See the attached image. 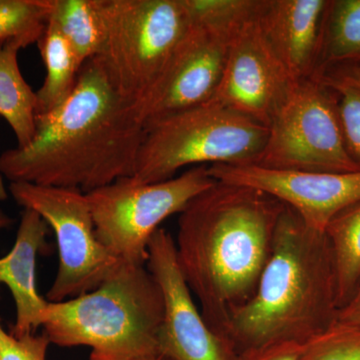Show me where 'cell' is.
I'll list each match as a JSON object with an SVG mask.
<instances>
[{"mask_svg": "<svg viewBox=\"0 0 360 360\" xmlns=\"http://www.w3.org/2000/svg\"><path fill=\"white\" fill-rule=\"evenodd\" d=\"M360 61V0L328 1L319 75L322 68Z\"/></svg>", "mask_w": 360, "mask_h": 360, "instance_id": "20", "label": "cell"}, {"mask_svg": "<svg viewBox=\"0 0 360 360\" xmlns=\"http://www.w3.org/2000/svg\"><path fill=\"white\" fill-rule=\"evenodd\" d=\"M162 319V295L146 264L122 262L96 290L49 302L42 328L58 347H89L94 354L127 359L160 354Z\"/></svg>", "mask_w": 360, "mask_h": 360, "instance_id": "4", "label": "cell"}, {"mask_svg": "<svg viewBox=\"0 0 360 360\" xmlns=\"http://www.w3.org/2000/svg\"><path fill=\"white\" fill-rule=\"evenodd\" d=\"M338 309L326 232L285 205L257 290L231 314L224 338L238 356L281 343L303 345L336 321Z\"/></svg>", "mask_w": 360, "mask_h": 360, "instance_id": "3", "label": "cell"}, {"mask_svg": "<svg viewBox=\"0 0 360 360\" xmlns=\"http://www.w3.org/2000/svg\"><path fill=\"white\" fill-rule=\"evenodd\" d=\"M302 345L281 343L238 355V360H300Z\"/></svg>", "mask_w": 360, "mask_h": 360, "instance_id": "26", "label": "cell"}, {"mask_svg": "<svg viewBox=\"0 0 360 360\" xmlns=\"http://www.w3.org/2000/svg\"><path fill=\"white\" fill-rule=\"evenodd\" d=\"M103 41L94 58L111 89L142 123L191 25L184 0H97Z\"/></svg>", "mask_w": 360, "mask_h": 360, "instance_id": "5", "label": "cell"}, {"mask_svg": "<svg viewBox=\"0 0 360 360\" xmlns=\"http://www.w3.org/2000/svg\"><path fill=\"white\" fill-rule=\"evenodd\" d=\"M295 82L272 51L257 18L232 39L221 79L210 101L269 127Z\"/></svg>", "mask_w": 360, "mask_h": 360, "instance_id": "11", "label": "cell"}, {"mask_svg": "<svg viewBox=\"0 0 360 360\" xmlns=\"http://www.w3.org/2000/svg\"><path fill=\"white\" fill-rule=\"evenodd\" d=\"M146 266L162 295L160 354L172 360H238L231 345L203 319L180 270L174 238L165 229H158L149 241Z\"/></svg>", "mask_w": 360, "mask_h": 360, "instance_id": "10", "label": "cell"}, {"mask_svg": "<svg viewBox=\"0 0 360 360\" xmlns=\"http://www.w3.org/2000/svg\"><path fill=\"white\" fill-rule=\"evenodd\" d=\"M255 165L281 172H360L345 142L335 92L321 78L295 82L269 123Z\"/></svg>", "mask_w": 360, "mask_h": 360, "instance_id": "7", "label": "cell"}, {"mask_svg": "<svg viewBox=\"0 0 360 360\" xmlns=\"http://www.w3.org/2000/svg\"><path fill=\"white\" fill-rule=\"evenodd\" d=\"M214 182L208 167L200 165L165 181L139 184L127 177L94 189L86 198L97 238L120 262L146 264L149 241L161 222Z\"/></svg>", "mask_w": 360, "mask_h": 360, "instance_id": "8", "label": "cell"}, {"mask_svg": "<svg viewBox=\"0 0 360 360\" xmlns=\"http://www.w3.org/2000/svg\"><path fill=\"white\" fill-rule=\"evenodd\" d=\"M336 321L360 328V281L347 302L338 309Z\"/></svg>", "mask_w": 360, "mask_h": 360, "instance_id": "27", "label": "cell"}, {"mask_svg": "<svg viewBox=\"0 0 360 360\" xmlns=\"http://www.w3.org/2000/svg\"><path fill=\"white\" fill-rule=\"evenodd\" d=\"M333 77L345 80L348 84L354 85V86L360 89V65L352 66V68L341 71L338 75H333Z\"/></svg>", "mask_w": 360, "mask_h": 360, "instance_id": "28", "label": "cell"}, {"mask_svg": "<svg viewBox=\"0 0 360 360\" xmlns=\"http://www.w3.org/2000/svg\"><path fill=\"white\" fill-rule=\"evenodd\" d=\"M324 232L333 253L341 307L360 281V201L333 217Z\"/></svg>", "mask_w": 360, "mask_h": 360, "instance_id": "18", "label": "cell"}, {"mask_svg": "<svg viewBox=\"0 0 360 360\" xmlns=\"http://www.w3.org/2000/svg\"><path fill=\"white\" fill-rule=\"evenodd\" d=\"M13 220L11 219L8 215H6V213L0 210V231H1V229H6V227H8L9 225L13 224Z\"/></svg>", "mask_w": 360, "mask_h": 360, "instance_id": "30", "label": "cell"}, {"mask_svg": "<svg viewBox=\"0 0 360 360\" xmlns=\"http://www.w3.org/2000/svg\"><path fill=\"white\" fill-rule=\"evenodd\" d=\"M234 37L191 23L144 112V127L161 118L202 105L212 98Z\"/></svg>", "mask_w": 360, "mask_h": 360, "instance_id": "13", "label": "cell"}, {"mask_svg": "<svg viewBox=\"0 0 360 360\" xmlns=\"http://www.w3.org/2000/svg\"><path fill=\"white\" fill-rule=\"evenodd\" d=\"M144 135L143 123L116 96L96 59H90L65 103L37 116L32 142L0 155V174L11 184L89 193L132 177Z\"/></svg>", "mask_w": 360, "mask_h": 360, "instance_id": "2", "label": "cell"}, {"mask_svg": "<svg viewBox=\"0 0 360 360\" xmlns=\"http://www.w3.org/2000/svg\"><path fill=\"white\" fill-rule=\"evenodd\" d=\"M191 23L236 34L259 15L264 0H184Z\"/></svg>", "mask_w": 360, "mask_h": 360, "instance_id": "22", "label": "cell"}, {"mask_svg": "<svg viewBox=\"0 0 360 360\" xmlns=\"http://www.w3.org/2000/svg\"><path fill=\"white\" fill-rule=\"evenodd\" d=\"M49 225L32 210H23L13 248L0 258V285L11 290L16 319L9 333L15 338L34 335L42 326L49 302L39 295L35 283V265L39 252L47 248Z\"/></svg>", "mask_w": 360, "mask_h": 360, "instance_id": "15", "label": "cell"}, {"mask_svg": "<svg viewBox=\"0 0 360 360\" xmlns=\"http://www.w3.org/2000/svg\"><path fill=\"white\" fill-rule=\"evenodd\" d=\"M9 193L23 210L39 214L56 233L59 265L47 302H65L90 292L120 266L122 262L97 238L86 193L25 182H11Z\"/></svg>", "mask_w": 360, "mask_h": 360, "instance_id": "9", "label": "cell"}, {"mask_svg": "<svg viewBox=\"0 0 360 360\" xmlns=\"http://www.w3.org/2000/svg\"><path fill=\"white\" fill-rule=\"evenodd\" d=\"M284 206L260 189L215 180L179 213L180 270L206 323L224 340L231 314L257 290Z\"/></svg>", "mask_w": 360, "mask_h": 360, "instance_id": "1", "label": "cell"}, {"mask_svg": "<svg viewBox=\"0 0 360 360\" xmlns=\"http://www.w3.org/2000/svg\"><path fill=\"white\" fill-rule=\"evenodd\" d=\"M15 44H0V116L13 129L18 148L32 142L37 129V92L21 75Z\"/></svg>", "mask_w": 360, "mask_h": 360, "instance_id": "16", "label": "cell"}, {"mask_svg": "<svg viewBox=\"0 0 360 360\" xmlns=\"http://www.w3.org/2000/svg\"><path fill=\"white\" fill-rule=\"evenodd\" d=\"M37 44L46 71L42 86L35 91L37 116H39L65 103L77 86L82 65L70 45L49 22Z\"/></svg>", "mask_w": 360, "mask_h": 360, "instance_id": "17", "label": "cell"}, {"mask_svg": "<svg viewBox=\"0 0 360 360\" xmlns=\"http://www.w3.org/2000/svg\"><path fill=\"white\" fill-rule=\"evenodd\" d=\"M49 22L63 35L82 65L98 54L103 25L97 0H53Z\"/></svg>", "mask_w": 360, "mask_h": 360, "instance_id": "19", "label": "cell"}, {"mask_svg": "<svg viewBox=\"0 0 360 360\" xmlns=\"http://www.w3.org/2000/svg\"><path fill=\"white\" fill-rule=\"evenodd\" d=\"M89 360H172L161 354L139 355V356L127 357V359H110V357L101 356L90 354Z\"/></svg>", "mask_w": 360, "mask_h": 360, "instance_id": "29", "label": "cell"}, {"mask_svg": "<svg viewBox=\"0 0 360 360\" xmlns=\"http://www.w3.org/2000/svg\"><path fill=\"white\" fill-rule=\"evenodd\" d=\"M326 0H264L257 21L272 51L293 79L319 75Z\"/></svg>", "mask_w": 360, "mask_h": 360, "instance_id": "14", "label": "cell"}, {"mask_svg": "<svg viewBox=\"0 0 360 360\" xmlns=\"http://www.w3.org/2000/svg\"><path fill=\"white\" fill-rule=\"evenodd\" d=\"M7 198L6 188H4V181H2L1 175H0V200H4Z\"/></svg>", "mask_w": 360, "mask_h": 360, "instance_id": "31", "label": "cell"}, {"mask_svg": "<svg viewBox=\"0 0 360 360\" xmlns=\"http://www.w3.org/2000/svg\"><path fill=\"white\" fill-rule=\"evenodd\" d=\"M217 181L255 187L274 196L315 231H326L333 217L360 201V172H293L257 165H214Z\"/></svg>", "mask_w": 360, "mask_h": 360, "instance_id": "12", "label": "cell"}, {"mask_svg": "<svg viewBox=\"0 0 360 360\" xmlns=\"http://www.w3.org/2000/svg\"><path fill=\"white\" fill-rule=\"evenodd\" d=\"M53 0H0V44L21 49L37 44L49 25Z\"/></svg>", "mask_w": 360, "mask_h": 360, "instance_id": "21", "label": "cell"}, {"mask_svg": "<svg viewBox=\"0 0 360 360\" xmlns=\"http://www.w3.org/2000/svg\"><path fill=\"white\" fill-rule=\"evenodd\" d=\"M267 135L262 123L208 101L146 125L131 179L155 184L188 165H255Z\"/></svg>", "mask_w": 360, "mask_h": 360, "instance_id": "6", "label": "cell"}, {"mask_svg": "<svg viewBox=\"0 0 360 360\" xmlns=\"http://www.w3.org/2000/svg\"><path fill=\"white\" fill-rule=\"evenodd\" d=\"M49 345L44 333L15 338L7 333L0 319V360H46Z\"/></svg>", "mask_w": 360, "mask_h": 360, "instance_id": "25", "label": "cell"}, {"mask_svg": "<svg viewBox=\"0 0 360 360\" xmlns=\"http://www.w3.org/2000/svg\"><path fill=\"white\" fill-rule=\"evenodd\" d=\"M335 92L341 129L350 155L360 165V89L335 77H319Z\"/></svg>", "mask_w": 360, "mask_h": 360, "instance_id": "24", "label": "cell"}, {"mask_svg": "<svg viewBox=\"0 0 360 360\" xmlns=\"http://www.w3.org/2000/svg\"><path fill=\"white\" fill-rule=\"evenodd\" d=\"M300 360H360V328L335 321L303 343Z\"/></svg>", "mask_w": 360, "mask_h": 360, "instance_id": "23", "label": "cell"}]
</instances>
